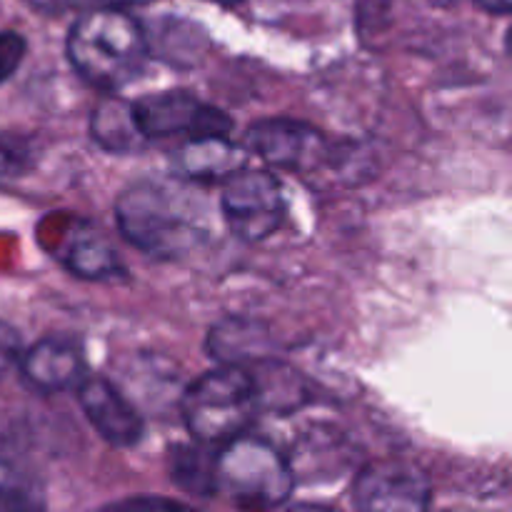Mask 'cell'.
<instances>
[{
  "label": "cell",
  "instance_id": "1",
  "mask_svg": "<svg viewBox=\"0 0 512 512\" xmlns=\"http://www.w3.org/2000/svg\"><path fill=\"white\" fill-rule=\"evenodd\" d=\"M115 218L125 240L155 258H178L205 238L193 198L180 185L140 180L120 193Z\"/></svg>",
  "mask_w": 512,
  "mask_h": 512
},
{
  "label": "cell",
  "instance_id": "2",
  "mask_svg": "<svg viewBox=\"0 0 512 512\" xmlns=\"http://www.w3.org/2000/svg\"><path fill=\"white\" fill-rule=\"evenodd\" d=\"M150 55V43L138 20L118 8L88 10L68 35V58L88 83L118 90L138 78Z\"/></svg>",
  "mask_w": 512,
  "mask_h": 512
},
{
  "label": "cell",
  "instance_id": "3",
  "mask_svg": "<svg viewBox=\"0 0 512 512\" xmlns=\"http://www.w3.org/2000/svg\"><path fill=\"white\" fill-rule=\"evenodd\" d=\"M258 410L253 375L240 365L205 373L183 395L185 425L203 445H225L245 435Z\"/></svg>",
  "mask_w": 512,
  "mask_h": 512
},
{
  "label": "cell",
  "instance_id": "4",
  "mask_svg": "<svg viewBox=\"0 0 512 512\" xmlns=\"http://www.w3.org/2000/svg\"><path fill=\"white\" fill-rule=\"evenodd\" d=\"M218 490L228 493L240 508H275L293 493V468L270 443L240 438L225 443L215 455Z\"/></svg>",
  "mask_w": 512,
  "mask_h": 512
},
{
  "label": "cell",
  "instance_id": "5",
  "mask_svg": "<svg viewBox=\"0 0 512 512\" xmlns=\"http://www.w3.org/2000/svg\"><path fill=\"white\" fill-rule=\"evenodd\" d=\"M220 208L228 228L240 240L258 243L283 223V190L278 180L263 170H235L225 178Z\"/></svg>",
  "mask_w": 512,
  "mask_h": 512
},
{
  "label": "cell",
  "instance_id": "6",
  "mask_svg": "<svg viewBox=\"0 0 512 512\" xmlns=\"http://www.w3.org/2000/svg\"><path fill=\"white\" fill-rule=\"evenodd\" d=\"M133 113L148 140L180 133H188L190 138L228 135L233 128L223 110L200 103L193 93H185V90L145 95L138 103H133Z\"/></svg>",
  "mask_w": 512,
  "mask_h": 512
},
{
  "label": "cell",
  "instance_id": "7",
  "mask_svg": "<svg viewBox=\"0 0 512 512\" xmlns=\"http://www.w3.org/2000/svg\"><path fill=\"white\" fill-rule=\"evenodd\" d=\"M433 498L428 478L400 460H383L360 470L353 485V503L360 510L418 512Z\"/></svg>",
  "mask_w": 512,
  "mask_h": 512
},
{
  "label": "cell",
  "instance_id": "8",
  "mask_svg": "<svg viewBox=\"0 0 512 512\" xmlns=\"http://www.w3.org/2000/svg\"><path fill=\"white\" fill-rule=\"evenodd\" d=\"M245 145L275 168L310 170L328 158L323 135L298 120H260L248 130Z\"/></svg>",
  "mask_w": 512,
  "mask_h": 512
},
{
  "label": "cell",
  "instance_id": "9",
  "mask_svg": "<svg viewBox=\"0 0 512 512\" xmlns=\"http://www.w3.org/2000/svg\"><path fill=\"white\" fill-rule=\"evenodd\" d=\"M78 400L85 418L113 448H133L143 438V418L128 398L103 378L80 380Z\"/></svg>",
  "mask_w": 512,
  "mask_h": 512
},
{
  "label": "cell",
  "instance_id": "10",
  "mask_svg": "<svg viewBox=\"0 0 512 512\" xmlns=\"http://www.w3.org/2000/svg\"><path fill=\"white\" fill-rule=\"evenodd\" d=\"M85 373L83 350L70 338H45L23 358V378L43 393H60L80 385Z\"/></svg>",
  "mask_w": 512,
  "mask_h": 512
},
{
  "label": "cell",
  "instance_id": "11",
  "mask_svg": "<svg viewBox=\"0 0 512 512\" xmlns=\"http://www.w3.org/2000/svg\"><path fill=\"white\" fill-rule=\"evenodd\" d=\"M245 155L230 143L228 135H198L190 138L175 155V165L185 178L220 180L240 170Z\"/></svg>",
  "mask_w": 512,
  "mask_h": 512
},
{
  "label": "cell",
  "instance_id": "12",
  "mask_svg": "<svg viewBox=\"0 0 512 512\" xmlns=\"http://www.w3.org/2000/svg\"><path fill=\"white\" fill-rule=\"evenodd\" d=\"M90 133L100 148L110 153H138L148 145V138L135 120L133 103L120 98H105L90 115Z\"/></svg>",
  "mask_w": 512,
  "mask_h": 512
},
{
  "label": "cell",
  "instance_id": "13",
  "mask_svg": "<svg viewBox=\"0 0 512 512\" xmlns=\"http://www.w3.org/2000/svg\"><path fill=\"white\" fill-rule=\"evenodd\" d=\"M268 333L250 320L230 318L210 330L208 350L223 365H243L268 350Z\"/></svg>",
  "mask_w": 512,
  "mask_h": 512
},
{
  "label": "cell",
  "instance_id": "14",
  "mask_svg": "<svg viewBox=\"0 0 512 512\" xmlns=\"http://www.w3.org/2000/svg\"><path fill=\"white\" fill-rule=\"evenodd\" d=\"M170 478L188 493L210 498L218 493V475H215V455L208 453V445H178L170 450Z\"/></svg>",
  "mask_w": 512,
  "mask_h": 512
},
{
  "label": "cell",
  "instance_id": "15",
  "mask_svg": "<svg viewBox=\"0 0 512 512\" xmlns=\"http://www.w3.org/2000/svg\"><path fill=\"white\" fill-rule=\"evenodd\" d=\"M63 260L78 278L88 280L110 278L120 270L113 245L98 233H78L75 238H70Z\"/></svg>",
  "mask_w": 512,
  "mask_h": 512
},
{
  "label": "cell",
  "instance_id": "16",
  "mask_svg": "<svg viewBox=\"0 0 512 512\" xmlns=\"http://www.w3.org/2000/svg\"><path fill=\"white\" fill-rule=\"evenodd\" d=\"M33 168V145L20 135H0V178H15Z\"/></svg>",
  "mask_w": 512,
  "mask_h": 512
},
{
  "label": "cell",
  "instance_id": "17",
  "mask_svg": "<svg viewBox=\"0 0 512 512\" xmlns=\"http://www.w3.org/2000/svg\"><path fill=\"white\" fill-rule=\"evenodd\" d=\"M25 55V40L18 33H0V83L10 78L20 68Z\"/></svg>",
  "mask_w": 512,
  "mask_h": 512
},
{
  "label": "cell",
  "instance_id": "18",
  "mask_svg": "<svg viewBox=\"0 0 512 512\" xmlns=\"http://www.w3.org/2000/svg\"><path fill=\"white\" fill-rule=\"evenodd\" d=\"M20 355H23V343L15 328L0 320V378L10 373L18 365Z\"/></svg>",
  "mask_w": 512,
  "mask_h": 512
},
{
  "label": "cell",
  "instance_id": "19",
  "mask_svg": "<svg viewBox=\"0 0 512 512\" xmlns=\"http://www.w3.org/2000/svg\"><path fill=\"white\" fill-rule=\"evenodd\" d=\"M30 3L45 13H70V10H88L103 0H30Z\"/></svg>",
  "mask_w": 512,
  "mask_h": 512
},
{
  "label": "cell",
  "instance_id": "20",
  "mask_svg": "<svg viewBox=\"0 0 512 512\" xmlns=\"http://www.w3.org/2000/svg\"><path fill=\"white\" fill-rule=\"evenodd\" d=\"M480 8H485L488 13L495 15H508L512 8V0H478Z\"/></svg>",
  "mask_w": 512,
  "mask_h": 512
},
{
  "label": "cell",
  "instance_id": "21",
  "mask_svg": "<svg viewBox=\"0 0 512 512\" xmlns=\"http://www.w3.org/2000/svg\"><path fill=\"white\" fill-rule=\"evenodd\" d=\"M103 3L118 8V5H145V3H150V0H103Z\"/></svg>",
  "mask_w": 512,
  "mask_h": 512
},
{
  "label": "cell",
  "instance_id": "22",
  "mask_svg": "<svg viewBox=\"0 0 512 512\" xmlns=\"http://www.w3.org/2000/svg\"><path fill=\"white\" fill-rule=\"evenodd\" d=\"M215 3H223V5H235V3H240V0H215Z\"/></svg>",
  "mask_w": 512,
  "mask_h": 512
}]
</instances>
